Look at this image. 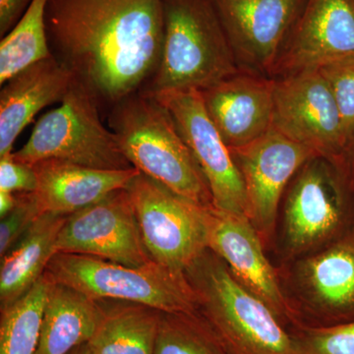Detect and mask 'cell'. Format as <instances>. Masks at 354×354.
I'll return each mask as SVG.
<instances>
[{"mask_svg":"<svg viewBox=\"0 0 354 354\" xmlns=\"http://www.w3.org/2000/svg\"><path fill=\"white\" fill-rule=\"evenodd\" d=\"M16 195L15 207L0 221V258L20 241L41 215L32 192L16 193Z\"/></svg>","mask_w":354,"mask_h":354,"instance_id":"83f0119b","label":"cell"},{"mask_svg":"<svg viewBox=\"0 0 354 354\" xmlns=\"http://www.w3.org/2000/svg\"><path fill=\"white\" fill-rule=\"evenodd\" d=\"M50 0H32L0 43V84L41 60L53 57L48 46L46 8Z\"/></svg>","mask_w":354,"mask_h":354,"instance_id":"603a6c76","label":"cell"},{"mask_svg":"<svg viewBox=\"0 0 354 354\" xmlns=\"http://www.w3.org/2000/svg\"><path fill=\"white\" fill-rule=\"evenodd\" d=\"M230 152L243 178L248 218L260 236H269L288 183L309 160L319 156L274 127Z\"/></svg>","mask_w":354,"mask_h":354,"instance_id":"7c38bea8","label":"cell"},{"mask_svg":"<svg viewBox=\"0 0 354 354\" xmlns=\"http://www.w3.org/2000/svg\"><path fill=\"white\" fill-rule=\"evenodd\" d=\"M37 187L32 196L41 214L71 215L104 199L114 191L127 188L139 174L135 167L124 171L91 169L62 160H48L32 165Z\"/></svg>","mask_w":354,"mask_h":354,"instance_id":"d6986e66","label":"cell"},{"mask_svg":"<svg viewBox=\"0 0 354 354\" xmlns=\"http://www.w3.org/2000/svg\"><path fill=\"white\" fill-rule=\"evenodd\" d=\"M36 187L37 176L32 165L18 162L12 153L0 158V191L31 193Z\"/></svg>","mask_w":354,"mask_h":354,"instance_id":"f1b7e54d","label":"cell"},{"mask_svg":"<svg viewBox=\"0 0 354 354\" xmlns=\"http://www.w3.org/2000/svg\"><path fill=\"white\" fill-rule=\"evenodd\" d=\"M302 295L326 325L354 321V227L298 266Z\"/></svg>","mask_w":354,"mask_h":354,"instance_id":"e0dca14e","label":"cell"},{"mask_svg":"<svg viewBox=\"0 0 354 354\" xmlns=\"http://www.w3.org/2000/svg\"><path fill=\"white\" fill-rule=\"evenodd\" d=\"M184 274L196 295L198 312L228 354H299L293 333L213 251L205 250Z\"/></svg>","mask_w":354,"mask_h":354,"instance_id":"7a4b0ae2","label":"cell"},{"mask_svg":"<svg viewBox=\"0 0 354 354\" xmlns=\"http://www.w3.org/2000/svg\"><path fill=\"white\" fill-rule=\"evenodd\" d=\"M76 78L55 55L28 67L0 92V158L13 153L16 139L39 111L62 102Z\"/></svg>","mask_w":354,"mask_h":354,"instance_id":"ac0fdd59","label":"cell"},{"mask_svg":"<svg viewBox=\"0 0 354 354\" xmlns=\"http://www.w3.org/2000/svg\"><path fill=\"white\" fill-rule=\"evenodd\" d=\"M17 203L16 193L0 191V218H3L9 212L12 211Z\"/></svg>","mask_w":354,"mask_h":354,"instance_id":"4dcf8cb0","label":"cell"},{"mask_svg":"<svg viewBox=\"0 0 354 354\" xmlns=\"http://www.w3.org/2000/svg\"><path fill=\"white\" fill-rule=\"evenodd\" d=\"M32 0H0V36L3 38L19 22Z\"/></svg>","mask_w":354,"mask_h":354,"instance_id":"f546056e","label":"cell"},{"mask_svg":"<svg viewBox=\"0 0 354 354\" xmlns=\"http://www.w3.org/2000/svg\"><path fill=\"white\" fill-rule=\"evenodd\" d=\"M162 4L160 64L141 92L204 91L242 71L213 0H162Z\"/></svg>","mask_w":354,"mask_h":354,"instance_id":"3957f363","label":"cell"},{"mask_svg":"<svg viewBox=\"0 0 354 354\" xmlns=\"http://www.w3.org/2000/svg\"><path fill=\"white\" fill-rule=\"evenodd\" d=\"M99 316L88 342L94 354H153L162 311L124 300H95Z\"/></svg>","mask_w":354,"mask_h":354,"instance_id":"44dd1931","label":"cell"},{"mask_svg":"<svg viewBox=\"0 0 354 354\" xmlns=\"http://www.w3.org/2000/svg\"><path fill=\"white\" fill-rule=\"evenodd\" d=\"M318 69L334 95L349 148L354 140V57L335 60Z\"/></svg>","mask_w":354,"mask_h":354,"instance_id":"4316f807","label":"cell"},{"mask_svg":"<svg viewBox=\"0 0 354 354\" xmlns=\"http://www.w3.org/2000/svg\"><path fill=\"white\" fill-rule=\"evenodd\" d=\"M109 127L123 155L141 174L179 196L213 205L206 178L167 109L143 92L114 104Z\"/></svg>","mask_w":354,"mask_h":354,"instance_id":"277c9868","label":"cell"},{"mask_svg":"<svg viewBox=\"0 0 354 354\" xmlns=\"http://www.w3.org/2000/svg\"><path fill=\"white\" fill-rule=\"evenodd\" d=\"M68 354H94L93 353L92 349L88 346L87 344H81V346H77L73 351H70Z\"/></svg>","mask_w":354,"mask_h":354,"instance_id":"d6a6232c","label":"cell"},{"mask_svg":"<svg viewBox=\"0 0 354 354\" xmlns=\"http://www.w3.org/2000/svg\"><path fill=\"white\" fill-rule=\"evenodd\" d=\"M243 71L271 77L305 0H213Z\"/></svg>","mask_w":354,"mask_h":354,"instance_id":"4fadbf2b","label":"cell"},{"mask_svg":"<svg viewBox=\"0 0 354 354\" xmlns=\"http://www.w3.org/2000/svg\"><path fill=\"white\" fill-rule=\"evenodd\" d=\"M274 79L239 72L200 91L205 109L228 148L259 139L272 127Z\"/></svg>","mask_w":354,"mask_h":354,"instance_id":"2e32d148","label":"cell"},{"mask_svg":"<svg viewBox=\"0 0 354 354\" xmlns=\"http://www.w3.org/2000/svg\"><path fill=\"white\" fill-rule=\"evenodd\" d=\"M97 316L95 300L53 281L36 354H68L87 344L94 334Z\"/></svg>","mask_w":354,"mask_h":354,"instance_id":"7402d4cb","label":"cell"},{"mask_svg":"<svg viewBox=\"0 0 354 354\" xmlns=\"http://www.w3.org/2000/svg\"><path fill=\"white\" fill-rule=\"evenodd\" d=\"M274 79L272 127L344 171L348 139L334 95L319 69Z\"/></svg>","mask_w":354,"mask_h":354,"instance_id":"9c48e42d","label":"cell"},{"mask_svg":"<svg viewBox=\"0 0 354 354\" xmlns=\"http://www.w3.org/2000/svg\"><path fill=\"white\" fill-rule=\"evenodd\" d=\"M153 354H228L199 312H162Z\"/></svg>","mask_w":354,"mask_h":354,"instance_id":"d4e9b609","label":"cell"},{"mask_svg":"<svg viewBox=\"0 0 354 354\" xmlns=\"http://www.w3.org/2000/svg\"><path fill=\"white\" fill-rule=\"evenodd\" d=\"M127 189L150 257L171 271L184 274L208 249L204 206L179 196L141 172Z\"/></svg>","mask_w":354,"mask_h":354,"instance_id":"ba28073f","label":"cell"},{"mask_svg":"<svg viewBox=\"0 0 354 354\" xmlns=\"http://www.w3.org/2000/svg\"><path fill=\"white\" fill-rule=\"evenodd\" d=\"M150 95L167 109L189 147L208 183L213 206L248 216L243 178L230 149L207 113L201 92L189 88Z\"/></svg>","mask_w":354,"mask_h":354,"instance_id":"30bf717a","label":"cell"},{"mask_svg":"<svg viewBox=\"0 0 354 354\" xmlns=\"http://www.w3.org/2000/svg\"><path fill=\"white\" fill-rule=\"evenodd\" d=\"M354 57V0H305L272 78Z\"/></svg>","mask_w":354,"mask_h":354,"instance_id":"9a60e30c","label":"cell"},{"mask_svg":"<svg viewBox=\"0 0 354 354\" xmlns=\"http://www.w3.org/2000/svg\"><path fill=\"white\" fill-rule=\"evenodd\" d=\"M51 286L44 272L19 299L0 309V354H36Z\"/></svg>","mask_w":354,"mask_h":354,"instance_id":"cb8c5ba5","label":"cell"},{"mask_svg":"<svg viewBox=\"0 0 354 354\" xmlns=\"http://www.w3.org/2000/svg\"><path fill=\"white\" fill-rule=\"evenodd\" d=\"M12 157L32 167L57 160L108 171L133 169L115 134L102 124L99 102L77 80L60 106L39 120L27 143Z\"/></svg>","mask_w":354,"mask_h":354,"instance_id":"8992f818","label":"cell"},{"mask_svg":"<svg viewBox=\"0 0 354 354\" xmlns=\"http://www.w3.org/2000/svg\"><path fill=\"white\" fill-rule=\"evenodd\" d=\"M55 254L93 256L140 267L152 262L127 188L68 216L58 234Z\"/></svg>","mask_w":354,"mask_h":354,"instance_id":"8fae6325","label":"cell"},{"mask_svg":"<svg viewBox=\"0 0 354 354\" xmlns=\"http://www.w3.org/2000/svg\"><path fill=\"white\" fill-rule=\"evenodd\" d=\"M292 333L299 354H354V321L321 327L299 324Z\"/></svg>","mask_w":354,"mask_h":354,"instance_id":"484cf974","label":"cell"},{"mask_svg":"<svg viewBox=\"0 0 354 354\" xmlns=\"http://www.w3.org/2000/svg\"><path fill=\"white\" fill-rule=\"evenodd\" d=\"M44 272L55 283L93 300H124L167 313L198 311L196 295L185 274L155 261L130 267L93 256L57 253Z\"/></svg>","mask_w":354,"mask_h":354,"instance_id":"5b68a950","label":"cell"},{"mask_svg":"<svg viewBox=\"0 0 354 354\" xmlns=\"http://www.w3.org/2000/svg\"><path fill=\"white\" fill-rule=\"evenodd\" d=\"M203 216L208 248L225 261L237 281L269 305L285 325L301 324L283 295L250 218L213 205L203 207Z\"/></svg>","mask_w":354,"mask_h":354,"instance_id":"5bb4252c","label":"cell"},{"mask_svg":"<svg viewBox=\"0 0 354 354\" xmlns=\"http://www.w3.org/2000/svg\"><path fill=\"white\" fill-rule=\"evenodd\" d=\"M46 20L55 57L99 104L141 92L157 71L162 0H50Z\"/></svg>","mask_w":354,"mask_h":354,"instance_id":"6da1fadb","label":"cell"},{"mask_svg":"<svg viewBox=\"0 0 354 354\" xmlns=\"http://www.w3.org/2000/svg\"><path fill=\"white\" fill-rule=\"evenodd\" d=\"M344 172L354 188V140L349 146L348 153H346Z\"/></svg>","mask_w":354,"mask_h":354,"instance_id":"1f68e13d","label":"cell"},{"mask_svg":"<svg viewBox=\"0 0 354 354\" xmlns=\"http://www.w3.org/2000/svg\"><path fill=\"white\" fill-rule=\"evenodd\" d=\"M283 220L290 252L329 244L354 227L353 186L329 160L312 158L291 181Z\"/></svg>","mask_w":354,"mask_h":354,"instance_id":"52a82bcc","label":"cell"},{"mask_svg":"<svg viewBox=\"0 0 354 354\" xmlns=\"http://www.w3.org/2000/svg\"><path fill=\"white\" fill-rule=\"evenodd\" d=\"M69 215L44 213L20 241L1 257L0 309L25 295L46 272Z\"/></svg>","mask_w":354,"mask_h":354,"instance_id":"ffe728a7","label":"cell"}]
</instances>
